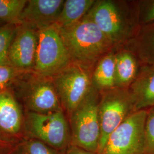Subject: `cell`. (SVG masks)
I'll return each mask as SVG.
<instances>
[{
	"label": "cell",
	"instance_id": "6da1fadb",
	"mask_svg": "<svg viewBox=\"0 0 154 154\" xmlns=\"http://www.w3.org/2000/svg\"><path fill=\"white\" fill-rule=\"evenodd\" d=\"M58 28L72 62L92 67L114 46L86 16L71 26Z\"/></svg>",
	"mask_w": 154,
	"mask_h": 154
},
{
	"label": "cell",
	"instance_id": "7a4b0ae2",
	"mask_svg": "<svg viewBox=\"0 0 154 154\" xmlns=\"http://www.w3.org/2000/svg\"><path fill=\"white\" fill-rule=\"evenodd\" d=\"M86 16L97 25L114 46L127 42L140 26L137 9L128 11L121 1H95Z\"/></svg>",
	"mask_w": 154,
	"mask_h": 154
},
{
	"label": "cell",
	"instance_id": "3957f363",
	"mask_svg": "<svg viewBox=\"0 0 154 154\" xmlns=\"http://www.w3.org/2000/svg\"><path fill=\"white\" fill-rule=\"evenodd\" d=\"M100 93L93 85L87 96L69 116L74 145L97 154L100 138Z\"/></svg>",
	"mask_w": 154,
	"mask_h": 154
},
{
	"label": "cell",
	"instance_id": "277c9868",
	"mask_svg": "<svg viewBox=\"0 0 154 154\" xmlns=\"http://www.w3.org/2000/svg\"><path fill=\"white\" fill-rule=\"evenodd\" d=\"M134 103L128 88L114 87L100 93L98 112L100 138L98 154H101L110 134L132 113Z\"/></svg>",
	"mask_w": 154,
	"mask_h": 154
},
{
	"label": "cell",
	"instance_id": "5b68a950",
	"mask_svg": "<svg viewBox=\"0 0 154 154\" xmlns=\"http://www.w3.org/2000/svg\"><path fill=\"white\" fill-rule=\"evenodd\" d=\"M37 33L34 72L52 78L72 63V58L55 24L39 29Z\"/></svg>",
	"mask_w": 154,
	"mask_h": 154
},
{
	"label": "cell",
	"instance_id": "8992f818",
	"mask_svg": "<svg viewBox=\"0 0 154 154\" xmlns=\"http://www.w3.org/2000/svg\"><path fill=\"white\" fill-rule=\"evenodd\" d=\"M91 67L72 62L52 80L62 109L70 115L93 87Z\"/></svg>",
	"mask_w": 154,
	"mask_h": 154
},
{
	"label": "cell",
	"instance_id": "52a82bcc",
	"mask_svg": "<svg viewBox=\"0 0 154 154\" xmlns=\"http://www.w3.org/2000/svg\"><path fill=\"white\" fill-rule=\"evenodd\" d=\"M147 110L135 111L112 132L101 154H146Z\"/></svg>",
	"mask_w": 154,
	"mask_h": 154
},
{
	"label": "cell",
	"instance_id": "ba28073f",
	"mask_svg": "<svg viewBox=\"0 0 154 154\" xmlns=\"http://www.w3.org/2000/svg\"><path fill=\"white\" fill-rule=\"evenodd\" d=\"M21 83V94L29 112L48 114L63 110L52 78L34 72Z\"/></svg>",
	"mask_w": 154,
	"mask_h": 154
},
{
	"label": "cell",
	"instance_id": "9c48e42d",
	"mask_svg": "<svg viewBox=\"0 0 154 154\" xmlns=\"http://www.w3.org/2000/svg\"><path fill=\"white\" fill-rule=\"evenodd\" d=\"M26 122L33 135L50 146L62 149L67 144L70 131L63 110L48 114L28 111Z\"/></svg>",
	"mask_w": 154,
	"mask_h": 154
},
{
	"label": "cell",
	"instance_id": "30bf717a",
	"mask_svg": "<svg viewBox=\"0 0 154 154\" xmlns=\"http://www.w3.org/2000/svg\"><path fill=\"white\" fill-rule=\"evenodd\" d=\"M37 45V30L18 25L9 51L10 64L23 72H34Z\"/></svg>",
	"mask_w": 154,
	"mask_h": 154
},
{
	"label": "cell",
	"instance_id": "8fae6325",
	"mask_svg": "<svg viewBox=\"0 0 154 154\" xmlns=\"http://www.w3.org/2000/svg\"><path fill=\"white\" fill-rule=\"evenodd\" d=\"M64 2V0H28L19 25L38 30L54 25Z\"/></svg>",
	"mask_w": 154,
	"mask_h": 154
},
{
	"label": "cell",
	"instance_id": "7c38bea8",
	"mask_svg": "<svg viewBox=\"0 0 154 154\" xmlns=\"http://www.w3.org/2000/svg\"><path fill=\"white\" fill-rule=\"evenodd\" d=\"M128 89L135 111L154 107V65H142L138 76Z\"/></svg>",
	"mask_w": 154,
	"mask_h": 154
},
{
	"label": "cell",
	"instance_id": "4fadbf2b",
	"mask_svg": "<svg viewBox=\"0 0 154 154\" xmlns=\"http://www.w3.org/2000/svg\"><path fill=\"white\" fill-rule=\"evenodd\" d=\"M23 124L22 111L9 88L0 91V131L8 134L21 131Z\"/></svg>",
	"mask_w": 154,
	"mask_h": 154
},
{
	"label": "cell",
	"instance_id": "5bb4252c",
	"mask_svg": "<svg viewBox=\"0 0 154 154\" xmlns=\"http://www.w3.org/2000/svg\"><path fill=\"white\" fill-rule=\"evenodd\" d=\"M142 64L137 56L128 49L115 53V87L129 88L135 80Z\"/></svg>",
	"mask_w": 154,
	"mask_h": 154
},
{
	"label": "cell",
	"instance_id": "9a60e30c",
	"mask_svg": "<svg viewBox=\"0 0 154 154\" xmlns=\"http://www.w3.org/2000/svg\"><path fill=\"white\" fill-rule=\"evenodd\" d=\"M127 44L142 65H154V22L140 26Z\"/></svg>",
	"mask_w": 154,
	"mask_h": 154
},
{
	"label": "cell",
	"instance_id": "2e32d148",
	"mask_svg": "<svg viewBox=\"0 0 154 154\" xmlns=\"http://www.w3.org/2000/svg\"><path fill=\"white\" fill-rule=\"evenodd\" d=\"M115 52L111 50L98 61L92 74L94 86L100 92L115 87Z\"/></svg>",
	"mask_w": 154,
	"mask_h": 154
},
{
	"label": "cell",
	"instance_id": "e0dca14e",
	"mask_svg": "<svg viewBox=\"0 0 154 154\" xmlns=\"http://www.w3.org/2000/svg\"><path fill=\"white\" fill-rule=\"evenodd\" d=\"M95 0H66L55 25L65 28L79 22L93 6Z\"/></svg>",
	"mask_w": 154,
	"mask_h": 154
},
{
	"label": "cell",
	"instance_id": "ac0fdd59",
	"mask_svg": "<svg viewBox=\"0 0 154 154\" xmlns=\"http://www.w3.org/2000/svg\"><path fill=\"white\" fill-rule=\"evenodd\" d=\"M28 0H0V22L19 25L20 19Z\"/></svg>",
	"mask_w": 154,
	"mask_h": 154
},
{
	"label": "cell",
	"instance_id": "d6986e66",
	"mask_svg": "<svg viewBox=\"0 0 154 154\" xmlns=\"http://www.w3.org/2000/svg\"><path fill=\"white\" fill-rule=\"evenodd\" d=\"M17 25L3 24L0 26V65H11L9 51Z\"/></svg>",
	"mask_w": 154,
	"mask_h": 154
},
{
	"label": "cell",
	"instance_id": "ffe728a7",
	"mask_svg": "<svg viewBox=\"0 0 154 154\" xmlns=\"http://www.w3.org/2000/svg\"><path fill=\"white\" fill-rule=\"evenodd\" d=\"M27 73L30 72H23L11 65H0V91L9 88Z\"/></svg>",
	"mask_w": 154,
	"mask_h": 154
},
{
	"label": "cell",
	"instance_id": "44dd1931",
	"mask_svg": "<svg viewBox=\"0 0 154 154\" xmlns=\"http://www.w3.org/2000/svg\"><path fill=\"white\" fill-rule=\"evenodd\" d=\"M135 5L139 26L154 22V0L139 1Z\"/></svg>",
	"mask_w": 154,
	"mask_h": 154
},
{
	"label": "cell",
	"instance_id": "7402d4cb",
	"mask_svg": "<svg viewBox=\"0 0 154 154\" xmlns=\"http://www.w3.org/2000/svg\"><path fill=\"white\" fill-rule=\"evenodd\" d=\"M144 132L146 154H154V107L147 110Z\"/></svg>",
	"mask_w": 154,
	"mask_h": 154
},
{
	"label": "cell",
	"instance_id": "603a6c76",
	"mask_svg": "<svg viewBox=\"0 0 154 154\" xmlns=\"http://www.w3.org/2000/svg\"><path fill=\"white\" fill-rule=\"evenodd\" d=\"M24 154H57L46 143L39 140H32L24 147Z\"/></svg>",
	"mask_w": 154,
	"mask_h": 154
},
{
	"label": "cell",
	"instance_id": "cb8c5ba5",
	"mask_svg": "<svg viewBox=\"0 0 154 154\" xmlns=\"http://www.w3.org/2000/svg\"><path fill=\"white\" fill-rule=\"evenodd\" d=\"M67 154H98L90 152L86 149L78 147L77 146L72 147Z\"/></svg>",
	"mask_w": 154,
	"mask_h": 154
},
{
	"label": "cell",
	"instance_id": "d4e9b609",
	"mask_svg": "<svg viewBox=\"0 0 154 154\" xmlns=\"http://www.w3.org/2000/svg\"><path fill=\"white\" fill-rule=\"evenodd\" d=\"M3 24H4V23H2V22H0V26H1V25H3Z\"/></svg>",
	"mask_w": 154,
	"mask_h": 154
}]
</instances>
